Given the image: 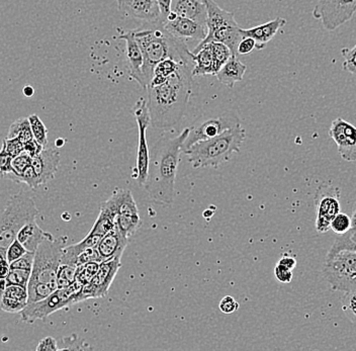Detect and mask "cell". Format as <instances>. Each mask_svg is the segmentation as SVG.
<instances>
[{
	"instance_id": "cell-1",
	"label": "cell",
	"mask_w": 356,
	"mask_h": 351,
	"mask_svg": "<svg viewBox=\"0 0 356 351\" xmlns=\"http://www.w3.org/2000/svg\"><path fill=\"white\" fill-rule=\"evenodd\" d=\"M195 62H181L163 84L147 88L151 126L156 130H172L182 121L193 91Z\"/></svg>"
},
{
	"instance_id": "cell-2",
	"label": "cell",
	"mask_w": 356,
	"mask_h": 351,
	"mask_svg": "<svg viewBox=\"0 0 356 351\" xmlns=\"http://www.w3.org/2000/svg\"><path fill=\"white\" fill-rule=\"evenodd\" d=\"M188 134L189 128H186L177 137L162 138L151 150L144 188L156 204L171 206L175 201L178 164Z\"/></svg>"
},
{
	"instance_id": "cell-3",
	"label": "cell",
	"mask_w": 356,
	"mask_h": 351,
	"mask_svg": "<svg viewBox=\"0 0 356 351\" xmlns=\"http://www.w3.org/2000/svg\"><path fill=\"white\" fill-rule=\"evenodd\" d=\"M156 26L158 28L135 32L136 40L141 47L144 56L142 84L144 90H147L152 81L155 66L166 58H175L179 62H195V54L186 43L167 34L159 24Z\"/></svg>"
},
{
	"instance_id": "cell-4",
	"label": "cell",
	"mask_w": 356,
	"mask_h": 351,
	"mask_svg": "<svg viewBox=\"0 0 356 351\" xmlns=\"http://www.w3.org/2000/svg\"><path fill=\"white\" fill-rule=\"evenodd\" d=\"M246 132L241 126L230 129L219 136L197 142L184 154L193 168H217L240 152Z\"/></svg>"
},
{
	"instance_id": "cell-5",
	"label": "cell",
	"mask_w": 356,
	"mask_h": 351,
	"mask_svg": "<svg viewBox=\"0 0 356 351\" xmlns=\"http://www.w3.org/2000/svg\"><path fill=\"white\" fill-rule=\"evenodd\" d=\"M39 214L33 197L26 193L10 197L3 210L0 211V257L6 259V250L17 239L19 230L35 221Z\"/></svg>"
},
{
	"instance_id": "cell-6",
	"label": "cell",
	"mask_w": 356,
	"mask_h": 351,
	"mask_svg": "<svg viewBox=\"0 0 356 351\" xmlns=\"http://www.w3.org/2000/svg\"><path fill=\"white\" fill-rule=\"evenodd\" d=\"M65 239H56L53 235L44 240L35 252L32 275L29 284L57 286L58 270L61 266Z\"/></svg>"
},
{
	"instance_id": "cell-7",
	"label": "cell",
	"mask_w": 356,
	"mask_h": 351,
	"mask_svg": "<svg viewBox=\"0 0 356 351\" xmlns=\"http://www.w3.org/2000/svg\"><path fill=\"white\" fill-rule=\"evenodd\" d=\"M323 275L333 291L347 293L356 290V250L328 252Z\"/></svg>"
},
{
	"instance_id": "cell-8",
	"label": "cell",
	"mask_w": 356,
	"mask_h": 351,
	"mask_svg": "<svg viewBox=\"0 0 356 351\" xmlns=\"http://www.w3.org/2000/svg\"><path fill=\"white\" fill-rule=\"evenodd\" d=\"M241 126L239 117L232 111H227L216 115L197 117L193 125L189 126V134L182 148V153H186L191 146L204 140L219 136L226 131L236 126Z\"/></svg>"
},
{
	"instance_id": "cell-9",
	"label": "cell",
	"mask_w": 356,
	"mask_h": 351,
	"mask_svg": "<svg viewBox=\"0 0 356 351\" xmlns=\"http://www.w3.org/2000/svg\"><path fill=\"white\" fill-rule=\"evenodd\" d=\"M133 113L135 115L136 122L138 124V151L136 166L134 168L133 179L138 182L140 186H144L148 177L149 152L148 144H147V129L151 126V117L149 113L148 102L147 99L139 97L133 108Z\"/></svg>"
},
{
	"instance_id": "cell-10",
	"label": "cell",
	"mask_w": 356,
	"mask_h": 351,
	"mask_svg": "<svg viewBox=\"0 0 356 351\" xmlns=\"http://www.w3.org/2000/svg\"><path fill=\"white\" fill-rule=\"evenodd\" d=\"M80 288L81 286L74 283L70 288H57L41 301L28 304L19 313L22 321L32 324L37 320H44L53 313L73 305V297Z\"/></svg>"
},
{
	"instance_id": "cell-11",
	"label": "cell",
	"mask_w": 356,
	"mask_h": 351,
	"mask_svg": "<svg viewBox=\"0 0 356 351\" xmlns=\"http://www.w3.org/2000/svg\"><path fill=\"white\" fill-rule=\"evenodd\" d=\"M355 13L356 0H318L312 15L325 30L333 32L351 21Z\"/></svg>"
},
{
	"instance_id": "cell-12",
	"label": "cell",
	"mask_w": 356,
	"mask_h": 351,
	"mask_svg": "<svg viewBox=\"0 0 356 351\" xmlns=\"http://www.w3.org/2000/svg\"><path fill=\"white\" fill-rule=\"evenodd\" d=\"M121 266V259L100 262L97 275L74 295L73 304L88 299L106 297Z\"/></svg>"
},
{
	"instance_id": "cell-13",
	"label": "cell",
	"mask_w": 356,
	"mask_h": 351,
	"mask_svg": "<svg viewBox=\"0 0 356 351\" xmlns=\"http://www.w3.org/2000/svg\"><path fill=\"white\" fill-rule=\"evenodd\" d=\"M340 190L328 183H322L315 193L316 230L326 233L330 230L331 222L340 213Z\"/></svg>"
},
{
	"instance_id": "cell-14",
	"label": "cell",
	"mask_w": 356,
	"mask_h": 351,
	"mask_svg": "<svg viewBox=\"0 0 356 351\" xmlns=\"http://www.w3.org/2000/svg\"><path fill=\"white\" fill-rule=\"evenodd\" d=\"M329 136L337 145L338 153L345 161H356V126L341 117L334 120Z\"/></svg>"
},
{
	"instance_id": "cell-15",
	"label": "cell",
	"mask_w": 356,
	"mask_h": 351,
	"mask_svg": "<svg viewBox=\"0 0 356 351\" xmlns=\"http://www.w3.org/2000/svg\"><path fill=\"white\" fill-rule=\"evenodd\" d=\"M160 26L163 28L167 34L184 42L186 45L189 41H195L200 44L208 35L207 26L186 17H177L175 19L166 21Z\"/></svg>"
},
{
	"instance_id": "cell-16",
	"label": "cell",
	"mask_w": 356,
	"mask_h": 351,
	"mask_svg": "<svg viewBox=\"0 0 356 351\" xmlns=\"http://www.w3.org/2000/svg\"><path fill=\"white\" fill-rule=\"evenodd\" d=\"M118 10L124 17L158 24L161 17L157 0H118Z\"/></svg>"
},
{
	"instance_id": "cell-17",
	"label": "cell",
	"mask_w": 356,
	"mask_h": 351,
	"mask_svg": "<svg viewBox=\"0 0 356 351\" xmlns=\"http://www.w3.org/2000/svg\"><path fill=\"white\" fill-rule=\"evenodd\" d=\"M60 152L57 149L44 148L32 158V168L39 179L40 186L54 179L60 164Z\"/></svg>"
},
{
	"instance_id": "cell-18",
	"label": "cell",
	"mask_w": 356,
	"mask_h": 351,
	"mask_svg": "<svg viewBox=\"0 0 356 351\" xmlns=\"http://www.w3.org/2000/svg\"><path fill=\"white\" fill-rule=\"evenodd\" d=\"M129 244V237L122 234L117 226L111 230L108 234L104 235L97 250L99 252L100 261H108L111 259H121L122 253Z\"/></svg>"
},
{
	"instance_id": "cell-19",
	"label": "cell",
	"mask_w": 356,
	"mask_h": 351,
	"mask_svg": "<svg viewBox=\"0 0 356 351\" xmlns=\"http://www.w3.org/2000/svg\"><path fill=\"white\" fill-rule=\"evenodd\" d=\"M119 39L126 42V56L128 58L129 71L133 79L140 85L143 84L144 56L141 47L135 38V32L124 33L119 35Z\"/></svg>"
},
{
	"instance_id": "cell-20",
	"label": "cell",
	"mask_w": 356,
	"mask_h": 351,
	"mask_svg": "<svg viewBox=\"0 0 356 351\" xmlns=\"http://www.w3.org/2000/svg\"><path fill=\"white\" fill-rule=\"evenodd\" d=\"M286 24V19L277 17L273 21L254 26L251 28H242L243 37L252 38L256 43V49L261 51L267 44L277 35L278 31Z\"/></svg>"
},
{
	"instance_id": "cell-21",
	"label": "cell",
	"mask_w": 356,
	"mask_h": 351,
	"mask_svg": "<svg viewBox=\"0 0 356 351\" xmlns=\"http://www.w3.org/2000/svg\"><path fill=\"white\" fill-rule=\"evenodd\" d=\"M171 12L175 13L177 17L193 19L207 26L208 13L206 0H172Z\"/></svg>"
},
{
	"instance_id": "cell-22",
	"label": "cell",
	"mask_w": 356,
	"mask_h": 351,
	"mask_svg": "<svg viewBox=\"0 0 356 351\" xmlns=\"http://www.w3.org/2000/svg\"><path fill=\"white\" fill-rule=\"evenodd\" d=\"M206 3L207 13H208V17H207L208 35H207V37L213 35L220 28L230 26V24H237L233 13L222 10L213 0H206Z\"/></svg>"
},
{
	"instance_id": "cell-23",
	"label": "cell",
	"mask_w": 356,
	"mask_h": 351,
	"mask_svg": "<svg viewBox=\"0 0 356 351\" xmlns=\"http://www.w3.org/2000/svg\"><path fill=\"white\" fill-rule=\"evenodd\" d=\"M51 235H52L51 233L44 232L35 220L22 227L17 234V239L26 247V250L35 252L40 244Z\"/></svg>"
},
{
	"instance_id": "cell-24",
	"label": "cell",
	"mask_w": 356,
	"mask_h": 351,
	"mask_svg": "<svg viewBox=\"0 0 356 351\" xmlns=\"http://www.w3.org/2000/svg\"><path fill=\"white\" fill-rule=\"evenodd\" d=\"M246 70L247 66L240 62L237 56H232L222 65L216 76L222 84L232 88L235 83L243 80Z\"/></svg>"
},
{
	"instance_id": "cell-25",
	"label": "cell",
	"mask_w": 356,
	"mask_h": 351,
	"mask_svg": "<svg viewBox=\"0 0 356 351\" xmlns=\"http://www.w3.org/2000/svg\"><path fill=\"white\" fill-rule=\"evenodd\" d=\"M108 201L113 204V208L117 211L118 215H138L139 210H138L137 204L132 193L130 190H124V188H115Z\"/></svg>"
},
{
	"instance_id": "cell-26",
	"label": "cell",
	"mask_w": 356,
	"mask_h": 351,
	"mask_svg": "<svg viewBox=\"0 0 356 351\" xmlns=\"http://www.w3.org/2000/svg\"><path fill=\"white\" fill-rule=\"evenodd\" d=\"M218 68L213 60V53L210 44L202 47L195 54V67H193V76H206V75H215L218 73Z\"/></svg>"
},
{
	"instance_id": "cell-27",
	"label": "cell",
	"mask_w": 356,
	"mask_h": 351,
	"mask_svg": "<svg viewBox=\"0 0 356 351\" xmlns=\"http://www.w3.org/2000/svg\"><path fill=\"white\" fill-rule=\"evenodd\" d=\"M181 62L177 61L175 58L169 57L164 59L163 61L160 62V63H158L157 65L155 66L154 75H153L152 81H151L150 85H149L148 88H154V86L163 84L167 79L177 70Z\"/></svg>"
},
{
	"instance_id": "cell-28",
	"label": "cell",
	"mask_w": 356,
	"mask_h": 351,
	"mask_svg": "<svg viewBox=\"0 0 356 351\" xmlns=\"http://www.w3.org/2000/svg\"><path fill=\"white\" fill-rule=\"evenodd\" d=\"M8 139L19 138L24 143L33 139L32 128H31L29 117H21V119L13 122L10 126V130H8Z\"/></svg>"
},
{
	"instance_id": "cell-29",
	"label": "cell",
	"mask_w": 356,
	"mask_h": 351,
	"mask_svg": "<svg viewBox=\"0 0 356 351\" xmlns=\"http://www.w3.org/2000/svg\"><path fill=\"white\" fill-rule=\"evenodd\" d=\"M142 224H143V221L140 215H118L117 219H115V226L120 229L122 234L126 235L129 238L141 228Z\"/></svg>"
},
{
	"instance_id": "cell-30",
	"label": "cell",
	"mask_w": 356,
	"mask_h": 351,
	"mask_svg": "<svg viewBox=\"0 0 356 351\" xmlns=\"http://www.w3.org/2000/svg\"><path fill=\"white\" fill-rule=\"evenodd\" d=\"M78 266L61 264L57 275L58 288H70L76 281Z\"/></svg>"
},
{
	"instance_id": "cell-31",
	"label": "cell",
	"mask_w": 356,
	"mask_h": 351,
	"mask_svg": "<svg viewBox=\"0 0 356 351\" xmlns=\"http://www.w3.org/2000/svg\"><path fill=\"white\" fill-rule=\"evenodd\" d=\"M31 165H32V157L24 151L19 156L13 157V164H11L13 170H11L8 177H10L11 181L19 183L22 173L26 171V168H30Z\"/></svg>"
},
{
	"instance_id": "cell-32",
	"label": "cell",
	"mask_w": 356,
	"mask_h": 351,
	"mask_svg": "<svg viewBox=\"0 0 356 351\" xmlns=\"http://www.w3.org/2000/svg\"><path fill=\"white\" fill-rule=\"evenodd\" d=\"M57 286L47 284H29L28 293L29 299L28 304L35 303V302L41 301L44 297H48L57 290Z\"/></svg>"
},
{
	"instance_id": "cell-33",
	"label": "cell",
	"mask_w": 356,
	"mask_h": 351,
	"mask_svg": "<svg viewBox=\"0 0 356 351\" xmlns=\"http://www.w3.org/2000/svg\"><path fill=\"white\" fill-rule=\"evenodd\" d=\"M31 128L33 135V139L41 144L43 147H46L48 144V129L46 128L43 122L40 119L38 115H31L29 117Z\"/></svg>"
},
{
	"instance_id": "cell-34",
	"label": "cell",
	"mask_w": 356,
	"mask_h": 351,
	"mask_svg": "<svg viewBox=\"0 0 356 351\" xmlns=\"http://www.w3.org/2000/svg\"><path fill=\"white\" fill-rule=\"evenodd\" d=\"M100 262L91 261L88 263L83 264V266H78V272L76 281L75 283L79 286H83L84 284H88L91 279L97 275L99 270Z\"/></svg>"
},
{
	"instance_id": "cell-35",
	"label": "cell",
	"mask_w": 356,
	"mask_h": 351,
	"mask_svg": "<svg viewBox=\"0 0 356 351\" xmlns=\"http://www.w3.org/2000/svg\"><path fill=\"white\" fill-rule=\"evenodd\" d=\"M210 46L216 66H217L218 70H220L222 65L233 56L232 52L225 44L219 43V42H211Z\"/></svg>"
},
{
	"instance_id": "cell-36",
	"label": "cell",
	"mask_w": 356,
	"mask_h": 351,
	"mask_svg": "<svg viewBox=\"0 0 356 351\" xmlns=\"http://www.w3.org/2000/svg\"><path fill=\"white\" fill-rule=\"evenodd\" d=\"M342 311L346 317L356 325V290L344 293L342 297Z\"/></svg>"
},
{
	"instance_id": "cell-37",
	"label": "cell",
	"mask_w": 356,
	"mask_h": 351,
	"mask_svg": "<svg viewBox=\"0 0 356 351\" xmlns=\"http://www.w3.org/2000/svg\"><path fill=\"white\" fill-rule=\"evenodd\" d=\"M351 217L344 213H338L331 222L330 230L337 235H344L350 230Z\"/></svg>"
},
{
	"instance_id": "cell-38",
	"label": "cell",
	"mask_w": 356,
	"mask_h": 351,
	"mask_svg": "<svg viewBox=\"0 0 356 351\" xmlns=\"http://www.w3.org/2000/svg\"><path fill=\"white\" fill-rule=\"evenodd\" d=\"M31 275H32V270H10L8 277L6 279V284H17V286L28 288V284L30 283Z\"/></svg>"
},
{
	"instance_id": "cell-39",
	"label": "cell",
	"mask_w": 356,
	"mask_h": 351,
	"mask_svg": "<svg viewBox=\"0 0 356 351\" xmlns=\"http://www.w3.org/2000/svg\"><path fill=\"white\" fill-rule=\"evenodd\" d=\"M341 55L344 58L343 70L356 76V45L353 48L342 49Z\"/></svg>"
},
{
	"instance_id": "cell-40",
	"label": "cell",
	"mask_w": 356,
	"mask_h": 351,
	"mask_svg": "<svg viewBox=\"0 0 356 351\" xmlns=\"http://www.w3.org/2000/svg\"><path fill=\"white\" fill-rule=\"evenodd\" d=\"M3 295L19 300V301L28 305L29 293L28 288H26V286H17V284H8L6 291H4Z\"/></svg>"
},
{
	"instance_id": "cell-41",
	"label": "cell",
	"mask_w": 356,
	"mask_h": 351,
	"mask_svg": "<svg viewBox=\"0 0 356 351\" xmlns=\"http://www.w3.org/2000/svg\"><path fill=\"white\" fill-rule=\"evenodd\" d=\"M26 306V304L22 303L19 300L3 295L1 303H0V310L3 311V312L11 313V314H17V313H21V311L24 310Z\"/></svg>"
},
{
	"instance_id": "cell-42",
	"label": "cell",
	"mask_w": 356,
	"mask_h": 351,
	"mask_svg": "<svg viewBox=\"0 0 356 351\" xmlns=\"http://www.w3.org/2000/svg\"><path fill=\"white\" fill-rule=\"evenodd\" d=\"M2 147L6 149V152L10 153L13 157L19 156L24 151V142L19 138H13V139L6 138L2 142Z\"/></svg>"
},
{
	"instance_id": "cell-43",
	"label": "cell",
	"mask_w": 356,
	"mask_h": 351,
	"mask_svg": "<svg viewBox=\"0 0 356 351\" xmlns=\"http://www.w3.org/2000/svg\"><path fill=\"white\" fill-rule=\"evenodd\" d=\"M33 259H35V252L28 251L26 254L22 255L19 259L11 262L10 270H32L33 266Z\"/></svg>"
},
{
	"instance_id": "cell-44",
	"label": "cell",
	"mask_w": 356,
	"mask_h": 351,
	"mask_svg": "<svg viewBox=\"0 0 356 351\" xmlns=\"http://www.w3.org/2000/svg\"><path fill=\"white\" fill-rule=\"evenodd\" d=\"M26 252H28V250H26V247L22 245L19 240L15 239V241L8 246V250H6V261L11 263V262L19 259L22 255L26 254Z\"/></svg>"
},
{
	"instance_id": "cell-45",
	"label": "cell",
	"mask_w": 356,
	"mask_h": 351,
	"mask_svg": "<svg viewBox=\"0 0 356 351\" xmlns=\"http://www.w3.org/2000/svg\"><path fill=\"white\" fill-rule=\"evenodd\" d=\"M21 182H24L26 183L29 188H32V190H37L39 188V179H38L37 174H35V170L32 168V165L30 168H26V171L22 173L21 179H19V183Z\"/></svg>"
},
{
	"instance_id": "cell-46",
	"label": "cell",
	"mask_w": 356,
	"mask_h": 351,
	"mask_svg": "<svg viewBox=\"0 0 356 351\" xmlns=\"http://www.w3.org/2000/svg\"><path fill=\"white\" fill-rule=\"evenodd\" d=\"M13 157L10 153L6 152L3 147L0 150V175H8L13 170L11 164H13Z\"/></svg>"
},
{
	"instance_id": "cell-47",
	"label": "cell",
	"mask_w": 356,
	"mask_h": 351,
	"mask_svg": "<svg viewBox=\"0 0 356 351\" xmlns=\"http://www.w3.org/2000/svg\"><path fill=\"white\" fill-rule=\"evenodd\" d=\"M239 303L231 295H226L220 302L219 308L224 314H233L239 309Z\"/></svg>"
},
{
	"instance_id": "cell-48",
	"label": "cell",
	"mask_w": 356,
	"mask_h": 351,
	"mask_svg": "<svg viewBox=\"0 0 356 351\" xmlns=\"http://www.w3.org/2000/svg\"><path fill=\"white\" fill-rule=\"evenodd\" d=\"M275 279L282 284H289L293 281V270L282 264L277 263V266H275Z\"/></svg>"
},
{
	"instance_id": "cell-49",
	"label": "cell",
	"mask_w": 356,
	"mask_h": 351,
	"mask_svg": "<svg viewBox=\"0 0 356 351\" xmlns=\"http://www.w3.org/2000/svg\"><path fill=\"white\" fill-rule=\"evenodd\" d=\"M342 250H356V241H350V240L344 238L342 235H339V237L335 240L333 245L331 246L329 252H336V251Z\"/></svg>"
},
{
	"instance_id": "cell-50",
	"label": "cell",
	"mask_w": 356,
	"mask_h": 351,
	"mask_svg": "<svg viewBox=\"0 0 356 351\" xmlns=\"http://www.w3.org/2000/svg\"><path fill=\"white\" fill-rule=\"evenodd\" d=\"M256 49V43L252 38L244 37L238 45V55H248Z\"/></svg>"
},
{
	"instance_id": "cell-51",
	"label": "cell",
	"mask_w": 356,
	"mask_h": 351,
	"mask_svg": "<svg viewBox=\"0 0 356 351\" xmlns=\"http://www.w3.org/2000/svg\"><path fill=\"white\" fill-rule=\"evenodd\" d=\"M37 351H57L59 350V348L57 345V341L53 337L47 336L44 338L40 340L39 344H38Z\"/></svg>"
},
{
	"instance_id": "cell-52",
	"label": "cell",
	"mask_w": 356,
	"mask_h": 351,
	"mask_svg": "<svg viewBox=\"0 0 356 351\" xmlns=\"http://www.w3.org/2000/svg\"><path fill=\"white\" fill-rule=\"evenodd\" d=\"M24 152L28 153L32 158L33 157H35V155L39 154V153L44 148L41 145V144L38 143L35 139L26 142V143H24Z\"/></svg>"
},
{
	"instance_id": "cell-53",
	"label": "cell",
	"mask_w": 356,
	"mask_h": 351,
	"mask_svg": "<svg viewBox=\"0 0 356 351\" xmlns=\"http://www.w3.org/2000/svg\"><path fill=\"white\" fill-rule=\"evenodd\" d=\"M158 4H159L160 12H161V17H160V24L165 23L167 21V17L171 12V3L172 0H157Z\"/></svg>"
},
{
	"instance_id": "cell-54",
	"label": "cell",
	"mask_w": 356,
	"mask_h": 351,
	"mask_svg": "<svg viewBox=\"0 0 356 351\" xmlns=\"http://www.w3.org/2000/svg\"><path fill=\"white\" fill-rule=\"evenodd\" d=\"M344 238L350 240V241H356V203L355 209H353V215H351V227L350 230L346 234L342 235Z\"/></svg>"
},
{
	"instance_id": "cell-55",
	"label": "cell",
	"mask_w": 356,
	"mask_h": 351,
	"mask_svg": "<svg viewBox=\"0 0 356 351\" xmlns=\"http://www.w3.org/2000/svg\"><path fill=\"white\" fill-rule=\"evenodd\" d=\"M10 272V263L6 259L0 257V279H4L8 277V273Z\"/></svg>"
},
{
	"instance_id": "cell-56",
	"label": "cell",
	"mask_w": 356,
	"mask_h": 351,
	"mask_svg": "<svg viewBox=\"0 0 356 351\" xmlns=\"http://www.w3.org/2000/svg\"><path fill=\"white\" fill-rule=\"evenodd\" d=\"M278 263L282 264V266H286V268H289V270H293L297 266V261H296L295 259L293 257L288 256V255H284L280 259V261H278Z\"/></svg>"
},
{
	"instance_id": "cell-57",
	"label": "cell",
	"mask_w": 356,
	"mask_h": 351,
	"mask_svg": "<svg viewBox=\"0 0 356 351\" xmlns=\"http://www.w3.org/2000/svg\"><path fill=\"white\" fill-rule=\"evenodd\" d=\"M22 92H24V97H32L35 95V90H33V86L26 85L22 90Z\"/></svg>"
},
{
	"instance_id": "cell-58",
	"label": "cell",
	"mask_w": 356,
	"mask_h": 351,
	"mask_svg": "<svg viewBox=\"0 0 356 351\" xmlns=\"http://www.w3.org/2000/svg\"><path fill=\"white\" fill-rule=\"evenodd\" d=\"M6 279H0V303H1L2 297H3L4 291H6Z\"/></svg>"
},
{
	"instance_id": "cell-59",
	"label": "cell",
	"mask_w": 356,
	"mask_h": 351,
	"mask_svg": "<svg viewBox=\"0 0 356 351\" xmlns=\"http://www.w3.org/2000/svg\"><path fill=\"white\" fill-rule=\"evenodd\" d=\"M64 144H65V141H64L63 139H57V140H56V142H55L56 147L61 148L62 146L64 145Z\"/></svg>"
}]
</instances>
